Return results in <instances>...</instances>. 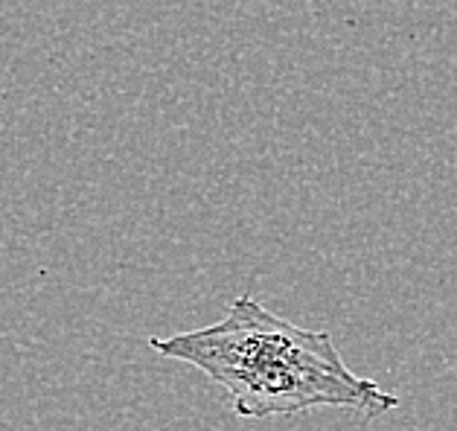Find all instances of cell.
<instances>
[{"mask_svg": "<svg viewBox=\"0 0 457 431\" xmlns=\"http://www.w3.org/2000/svg\"><path fill=\"white\" fill-rule=\"evenodd\" d=\"M149 347L202 370L228 394L233 414L245 419L292 417L315 408H347L378 419L399 405L396 394L350 370L329 333L297 327L251 294H239L216 324L149 338Z\"/></svg>", "mask_w": 457, "mask_h": 431, "instance_id": "cell-1", "label": "cell"}]
</instances>
